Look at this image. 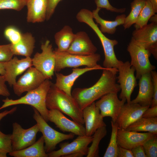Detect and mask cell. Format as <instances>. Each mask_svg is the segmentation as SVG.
I'll return each instance as SVG.
<instances>
[{"label": "cell", "mask_w": 157, "mask_h": 157, "mask_svg": "<svg viewBox=\"0 0 157 157\" xmlns=\"http://www.w3.org/2000/svg\"><path fill=\"white\" fill-rule=\"evenodd\" d=\"M97 82L90 87L76 88L71 93L80 108L82 110L86 106L111 92L118 93L120 91L119 85L116 83L117 69H106Z\"/></svg>", "instance_id": "cell-1"}, {"label": "cell", "mask_w": 157, "mask_h": 157, "mask_svg": "<svg viewBox=\"0 0 157 157\" xmlns=\"http://www.w3.org/2000/svg\"><path fill=\"white\" fill-rule=\"evenodd\" d=\"M46 103L48 109L58 110L78 124H84L82 110L74 99L58 89L53 83L48 92Z\"/></svg>", "instance_id": "cell-2"}, {"label": "cell", "mask_w": 157, "mask_h": 157, "mask_svg": "<svg viewBox=\"0 0 157 157\" xmlns=\"http://www.w3.org/2000/svg\"><path fill=\"white\" fill-rule=\"evenodd\" d=\"M52 83L49 79H47L38 88L27 92L24 96L19 99L14 100L7 97L2 100L3 104L0 107V110L16 105H29L36 109L44 119L48 122L49 110L46 106V99Z\"/></svg>", "instance_id": "cell-3"}, {"label": "cell", "mask_w": 157, "mask_h": 157, "mask_svg": "<svg viewBox=\"0 0 157 157\" xmlns=\"http://www.w3.org/2000/svg\"><path fill=\"white\" fill-rule=\"evenodd\" d=\"M76 18L79 22L85 23L89 26L99 38L104 52L103 67L106 69H117L119 60L117 59L114 50V47L118 43L117 40L109 39L104 35L94 22L92 12L89 10L81 9L77 14Z\"/></svg>", "instance_id": "cell-4"}, {"label": "cell", "mask_w": 157, "mask_h": 157, "mask_svg": "<svg viewBox=\"0 0 157 157\" xmlns=\"http://www.w3.org/2000/svg\"><path fill=\"white\" fill-rule=\"evenodd\" d=\"M54 51L55 58L54 71L56 72L66 67L76 68L82 66L89 67L101 66L97 64L101 59V56L98 53L84 56L59 52L56 49Z\"/></svg>", "instance_id": "cell-5"}, {"label": "cell", "mask_w": 157, "mask_h": 157, "mask_svg": "<svg viewBox=\"0 0 157 157\" xmlns=\"http://www.w3.org/2000/svg\"><path fill=\"white\" fill-rule=\"evenodd\" d=\"M127 50L131 58L130 65L135 69L136 79H139L143 74L150 72L156 69L149 60L151 54L132 38L128 45Z\"/></svg>", "instance_id": "cell-6"}, {"label": "cell", "mask_w": 157, "mask_h": 157, "mask_svg": "<svg viewBox=\"0 0 157 157\" xmlns=\"http://www.w3.org/2000/svg\"><path fill=\"white\" fill-rule=\"evenodd\" d=\"M33 109V118L37 123L39 131L42 134L46 153L53 151L57 144L63 141L74 138L75 135L72 133L65 134L53 129L47 123L36 109L34 108Z\"/></svg>", "instance_id": "cell-7"}, {"label": "cell", "mask_w": 157, "mask_h": 157, "mask_svg": "<svg viewBox=\"0 0 157 157\" xmlns=\"http://www.w3.org/2000/svg\"><path fill=\"white\" fill-rule=\"evenodd\" d=\"M117 69L119 75L117 78L121 91L119 98L120 99H125L127 103H129L131 101V94L137 85V79L134 74L135 69L131 66L129 61L124 62L120 60L118 64Z\"/></svg>", "instance_id": "cell-8"}, {"label": "cell", "mask_w": 157, "mask_h": 157, "mask_svg": "<svg viewBox=\"0 0 157 157\" xmlns=\"http://www.w3.org/2000/svg\"><path fill=\"white\" fill-rule=\"evenodd\" d=\"M42 51L37 52L32 58L33 66L43 74L47 79H51L55 72V58L50 41L47 40L41 46Z\"/></svg>", "instance_id": "cell-9"}, {"label": "cell", "mask_w": 157, "mask_h": 157, "mask_svg": "<svg viewBox=\"0 0 157 157\" xmlns=\"http://www.w3.org/2000/svg\"><path fill=\"white\" fill-rule=\"evenodd\" d=\"M39 131L37 124L25 129L18 123H13V132L11 134L13 151L23 149L33 144L36 141L37 134Z\"/></svg>", "instance_id": "cell-10"}, {"label": "cell", "mask_w": 157, "mask_h": 157, "mask_svg": "<svg viewBox=\"0 0 157 157\" xmlns=\"http://www.w3.org/2000/svg\"><path fill=\"white\" fill-rule=\"evenodd\" d=\"M47 78L41 72L32 66L28 68L13 86L14 93L20 96L23 93L39 86Z\"/></svg>", "instance_id": "cell-11"}, {"label": "cell", "mask_w": 157, "mask_h": 157, "mask_svg": "<svg viewBox=\"0 0 157 157\" xmlns=\"http://www.w3.org/2000/svg\"><path fill=\"white\" fill-rule=\"evenodd\" d=\"M117 94L108 93L95 102L102 117H110L111 121L114 123L116 122L122 107L126 101L124 99L120 100Z\"/></svg>", "instance_id": "cell-12"}, {"label": "cell", "mask_w": 157, "mask_h": 157, "mask_svg": "<svg viewBox=\"0 0 157 157\" xmlns=\"http://www.w3.org/2000/svg\"><path fill=\"white\" fill-rule=\"evenodd\" d=\"M137 43L154 53L157 51V23L151 22L134 30L132 37Z\"/></svg>", "instance_id": "cell-13"}, {"label": "cell", "mask_w": 157, "mask_h": 157, "mask_svg": "<svg viewBox=\"0 0 157 157\" xmlns=\"http://www.w3.org/2000/svg\"><path fill=\"white\" fill-rule=\"evenodd\" d=\"M92 136L85 135L78 136L70 143H62L59 145L60 148L47 154L49 157H60L75 153H81L86 156L88 151V146L92 142Z\"/></svg>", "instance_id": "cell-14"}, {"label": "cell", "mask_w": 157, "mask_h": 157, "mask_svg": "<svg viewBox=\"0 0 157 157\" xmlns=\"http://www.w3.org/2000/svg\"><path fill=\"white\" fill-rule=\"evenodd\" d=\"M48 119L63 132L72 133L78 136L85 135V128L83 125L69 119L58 110H49Z\"/></svg>", "instance_id": "cell-15"}, {"label": "cell", "mask_w": 157, "mask_h": 157, "mask_svg": "<svg viewBox=\"0 0 157 157\" xmlns=\"http://www.w3.org/2000/svg\"><path fill=\"white\" fill-rule=\"evenodd\" d=\"M150 106H143L138 103H125L122 107L116 122L118 129L125 130L131 124L141 117Z\"/></svg>", "instance_id": "cell-16"}, {"label": "cell", "mask_w": 157, "mask_h": 157, "mask_svg": "<svg viewBox=\"0 0 157 157\" xmlns=\"http://www.w3.org/2000/svg\"><path fill=\"white\" fill-rule=\"evenodd\" d=\"M157 135V134L147 132L141 133L118 129L117 140L119 146L129 149L142 145L148 139Z\"/></svg>", "instance_id": "cell-17"}, {"label": "cell", "mask_w": 157, "mask_h": 157, "mask_svg": "<svg viewBox=\"0 0 157 157\" xmlns=\"http://www.w3.org/2000/svg\"><path fill=\"white\" fill-rule=\"evenodd\" d=\"M33 66L32 58L25 57L19 59L17 57H13L5 62V74L3 75L6 82L13 86L16 81L17 77Z\"/></svg>", "instance_id": "cell-18"}, {"label": "cell", "mask_w": 157, "mask_h": 157, "mask_svg": "<svg viewBox=\"0 0 157 157\" xmlns=\"http://www.w3.org/2000/svg\"><path fill=\"white\" fill-rule=\"evenodd\" d=\"M82 111L85 124V135L92 136L98 129L106 126L95 102L85 107Z\"/></svg>", "instance_id": "cell-19"}, {"label": "cell", "mask_w": 157, "mask_h": 157, "mask_svg": "<svg viewBox=\"0 0 157 157\" xmlns=\"http://www.w3.org/2000/svg\"><path fill=\"white\" fill-rule=\"evenodd\" d=\"M106 68L101 66L95 67H86L82 68H74L72 72L67 75L56 72V81L55 85L59 90L67 95L72 96V89L75 81L80 76L89 71L98 69L103 70Z\"/></svg>", "instance_id": "cell-20"}, {"label": "cell", "mask_w": 157, "mask_h": 157, "mask_svg": "<svg viewBox=\"0 0 157 157\" xmlns=\"http://www.w3.org/2000/svg\"><path fill=\"white\" fill-rule=\"evenodd\" d=\"M96 47L93 44L88 34L83 31L75 34L74 39L65 51L72 54L89 55L96 53Z\"/></svg>", "instance_id": "cell-21"}, {"label": "cell", "mask_w": 157, "mask_h": 157, "mask_svg": "<svg viewBox=\"0 0 157 157\" xmlns=\"http://www.w3.org/2000/svg\"><path fill=\"white\" fill-rule=\"evenodd\" d=\"M139 79V90L136 97L130 103H138L143 106H151L152 102L154 91L150 72L142 75Z\"/></svg>", "instance_id": "cell-22"}, {"label": "cell", "mask_w": 157, "mask_h": 157, "mask_svg": "<svg viewBox=\"0 0 157 157\" xmlns=\"http://www.w3.org/2000/svg\"><path fill=\"white\" fill-rule=\"evenodd\" d=\"M48 4V0H27V22H42L46 20Z\"/></svg>", "instance_id": "cell-23"}, {"label": "cell", "mask_w": 157, "mask_h": 157, "mask_svg": "<svg viewBox=\"0 0 157 157\" xmlns=\"http://www.w3.org/2000/svg\"><path fill=\"white\" fill-rule=\"evenodd\" d=\"M101 8L97 7L92 12L93 19L100 25V30L103 33H106L113 34L116 30V27L118 26L123 25L126 17L124 14L118 15L114 21H109L104 19L99 15V13Z\"/></svg>", "instance_id": "cell-24"}, {"label": "cell", "mask_w": 157, "mask_h": 157, "mask_svg": "<svg viewBox=\"0 0 157 157\" xmlns=\"http://www.w3.org/2000/svg\"><path fill=\"white\" fill-rule=\"evenodd\" d=\"M35 40L30 33L22 34L20 41L15 44H11V49L14 55L30 57L35 48Z\"/></svg>", "instance_id": "cell-25"}, {"label": "cell", "mask_w": 157, "mask_h": 157, "mask_svg": "<svg viewBox=\"0 0 157 157\" xmlns=\"http://www.w3.org/2000/svg\"><path fill=\"white\" fill-rule=\"evenodd\" d=\"M44 140L42 136L33 144L23 149L9 153L14 157H47L44 149Z\"/></svg>", "instance_id": "cell-26"}, {"label": "cell", "mask_w": 157, "mask_h": 157, "mask_svg": "<svg viewBox=\"0 0 157 157\" xmlns=\"http://www.w3.org/2000/svg\"><path fill=\"white\" fill-rule=\"evenodd\" d=\"M75 35L70 26H64L54 35L55 42L57 46L55 49L59 52H65L73 41Z\"/></svg>", "instance_id": "cell-27"}, {"label": "cell", "mask_w": 157, "mask_h": 157, "mask_svg": "<svg viewBox=\"0 0 157 157\" xmlns=\"http://www.w3.org/2000/svg\"><path fill=\"white\" fill-rule=\"evenodd\" d=\"M136 132L146 131L157 134V117H141L129 125L125 129Z\"/></svg>", "instance_id": "cell-28"}, {"label": "cell", "mask_w": 157, "mask_h": 157, "mask_svg": "<svg viewBox=\"0 0 157 157\" xmlns=\"http://www.w3.org/2000/svg\"><path fill=\"white\" fill-rule=\"evenodd\" d=\"M146 0H133L131 3V10L129 15L126 17L123 25L124 29L130 28L136 22Z\"/></svg>", "instance_id": "cell-29"}, {"label": "cell", "mask_w": 157, "mask_h": 157, "mask_svg": "<svg viewBox=\"0 0 157 157\" xmlns=\"http://www.w3.org/2000/svg\"><path fill=\"white\" fill-rule=\"evenodd\" d=\"M107 133L106 126H104L98 129L92 135V144L88 148L87 157H99V145L101 140Z\"/></svg>", "instance_id": "cell-30"}, {"label": "cell", "mask_w": 157, "mask_h": 157, "mask_svg": "<svg viewBox=\"0 0 157 157\" xmlns=\"http://www.w3.org/2000/svg\"><path fill=\"white\" fill-rule=\"evenodd\" d=\"M155 14L152 5L148 0L140 12L134 26L135 29L140 28L147 24L150 18Z\"/></svg>", "instance_id": "cell-31"}, {"label": "cell", "mask_w": 157, "mask_h": 157, "mask_svg": "<svg viewBox=\"0 0 157 157\" xmlns=\"http://www.w3.org/2000/svg\"><path fill=\"white\" fill-rule=\"evenodd\" d=\"M112 131L110 141L104 157H117L118 145L117 135L118 129L117 123L111 121Z\"/></svg>", "instance_id": "cell-32"}, {"label": "cell", "mask_w": 157, "mask_h": 157, "mask_svg": "<svg viewBox=\"0 0 157 157\" xmlns=\"http://www.w3.org/2000/svg\"><path fill=\"white\" fill-rule=\"evenodd\" d=\"M27 0H0V10H21L26 6Z\"/></svg>", "instance_id": "cell-33"}, {"label": "cell", "mask_w": 157, "mask_h": 157, "mask_svg": "<svg viewBox=\"0 0 157 157\" xmlns=\"http://www.w3.org/2000/svg\"><path fill=\"white\" fill-rule=\"evenodd\" d=\"M142 146L147 157H157V135L147 140Z\"/></svg>", "instance_id": "cell-34"}, {"label": "cell", "mask_w": 157, "mask_h": 157, "mask_svg": "<svg viewBox=\"0 0 157 157\" xmlns=\"http://www.w3.org/2000/svg\"><path fill=\"white\" fill-rule=\"evenodd\" d=\"M22 34L18 29L13 26L7 27L4 31L5 37L13 44H17L20 41Z\"/></svg>", "instance_id": "cell-35"}, {"label": "cell", "mask_w": 157, "mask_h": 157, "mask_svg": "<svg viewBox=\"0 0 157 157\" xmlns=\"http://www.w3.org/2000/svg\"><path fill=\"white\" fill-rule=\"evenodd\" d=\"M13 151L11 134H6L0 130V153L7 154Z\"/></svg>", "instance_id": "cell-36"}, {"label": "cell", "mask_w": 157, "mask_h": 157, "mask_svg": "<svg viewBox=\"0 0 157 157\" xmlns=\"http://www.w3.org/2000/svg\"><path fill=\"white\" fill-rule=\"evenodd\" d=\"M13 56L11 43L0 45V62L8 61L12 58Z\"/></svg>", "instance_id": "cell-37"}, {"label": "cell", "mask_w": 157, "mask_h": 157, "mask_svg": "<svg viewBox=\"0 0 157 157\" xmlns=\"http://www.w3.org/2000/svg\"><path fill=\"white\" fill-rule=\"evenodd\" d=\"M95 2L97 7L100 8H105L112 12L122 13L124 12L125 8H118L112 6L108 0H95Z\"/></svg>", "instance_id": "cell-38"}, {"label": "cell", "mask_w": 157, "mask_h": 157, "mask_svg": "<svg viewBox=\"0 0 157 157\" xmlns=\"http://www.w3.org/2000/svg\"><path fill=\"white\" fill-rule=\"evenodd\" d=\"M154 94L151 105L150 107L157 106V72L153 70L151 72Z\"/></svg>", "instance_id": "cell-39"}, {"label": "cell", "mask_w": 157, "mask_h": 157, "mask_svg": "<svg viewBox=\"0 0 157 157\" xmlns=\"http://www.w3.org/2000/svg\"><path fill=\"white\" fill-rule=\"evenodd\" d=\"M61 0H48V7L46 20H48L51 18L55 11L58 3Z\"/></svg>", "instance_id": "cell-40"}, {"label": "cell", "mask_w": 157, "mask_h": 157, "mask_svg": "<svg viewBox=\"0 0 157 157\" xmlns=\"http://www.w3.org/2000/svg\"><path fill=\"white\" fill-rule=\"evenodd\" d=\"M4 76L0 75V95L8 97L10 95V92L6 84Z\"/></svg>", "instance_id": "cell-41"}, {"label": "cell", "mask_w": 157, "mask_h": 157, "mask_svg": "<svg viewBox=\"0 0 157 157\" xmlns=\"http://www.w3.org/2000/svg\"><path fill=\"white\" fill-rule=\"evenodd\" d=\"M142 117L145 118L157 117V106L148 108L144 112Z\"/></svg>", "instance_id": "cell-42"}, {"label": "cell", "mask_w": 157, "mask_h": 157, "mask_svg": "<svg viewBox=\"0 0 157 157\" xmlns=\"http://www.w3.org/2000/svg\"><path fill=\"white\" fill-rule=\"evenodd\" d=\"M117 157H133L131 150L126 149L118 145Z\"/></svg>", "instance_id": "cell-43"}, {"label": "cell", "mask_w": 157, "mask_h": 157, "mask_svg": "<svg viewBox=\"0 0 157 157\" xmlns=\"http://www.w3.org/2000/svg\"><path fill=\"white\" fill-rule=\"evenodd\" d=\"M131 150L133 157H147L142 145L136 146Z\"/></svg>", "instance_id": "cell-44"}, {"label": "cell", "mask_w": 157, "mask_h": 157, "mask_svg": "<svg viewBox=\"0 0 157 157\" xmlns=\"http://www.w3.org/2000/svg\"><path fill=\"white\" fill-rule=\"evenodd\" d=\"M17 109V107H15L9 110H5L0 113V121L7 115L11 114L14 113L16 110Z\"/></svg>", "instance_id": "cell-45"}, {"label": "cell", "mask_w": 157, "mask_h": 157, "mask_svg": "<svg viewBox=\"0 0 157 157\" xmlns=\"http://www.w3.org/2000/svg\"><path fill=\"white\" fill-rule=\"evenodd\" d=\"M84 156L82 154L78 152L66 155L63 156V157H82Z\"/></svg>", "instance_id": "cell-46"}, {"label": "cell", "mask_w": 157, "mask_h": 157, "mask_svg": "<svg viewBox=\"0 0 157 157\" xmlns=\"http://www.w3.org/2000/svg\"><path fill=\"white\" fill-rule=\"evenodd\" d=\"M5 62H0V75H1L3 76L5 74Z\"/></svg>", "instance_id": "cell-47"}, {"label": "cell", "mask_w": 157, "mask_h": 157, "mask_svg": "<svg viewBox=\"0 0 157 157\" xmlns=\"http://www.w3.org/2000/svg\"><path fill=\"white\" fill-rule=\"evenodd\" d=\"M151 3L155 13H157V0H148Z\"/></svg>", "instance_id": "cell-48"}, {"label": "cell", "mask_w": 157, "mask_h": 157, "mask_svg": "<svg viewBox=\"0 0 157 157\" xmlns=\"http://www.w3.org/2000/svg\"><path fill=\"white\" fill-rule=\"evenodd\" d=\"M149 20L151 22L157 23V14H155L152 16L149 19Z\"/></svg>", "instance_id": "cell-49"}]
</instances>
